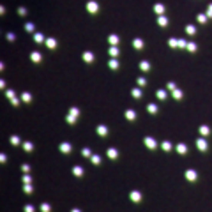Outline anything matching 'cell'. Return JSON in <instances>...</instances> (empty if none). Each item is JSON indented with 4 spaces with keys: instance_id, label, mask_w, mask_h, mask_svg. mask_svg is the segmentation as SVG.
I'll return each mask as SVG.
<instances>
[{
    "instance_id": "4",
    "label": "cell",
    "mask_w": 212,
    "mask_h": 212,
    "mask_svg": "<svg viewBox=\"0 0 212 212\" xmlns=\"http://www.w3.org/2000/svg\"><path fill=\"white\" fill-rule=\"evenodd\" d=\"M32 60H34V62H39V60H41V55H39V53H32Z\"/></svg>"
},
{
    "instance_id": "18",
    "label": "cell",
    "mask_w": 212,
    "mask_h": 212,
    "mask_svg": "<svg viewBox=\"0 0 212 212\" xmlns=\"http://www.w3.org/2000/svg\"><path fill=\"white\" fill-rule=\"evenodd\" d=\"M23 101H30V96L28 94H23Z\"/></svg>"
},
{
    "instance_id": "13",
    "label": "cell",
    "mask_w": 212,
    "mask_h": 212,
    "mask_svg": "<svg viewBox=\"0 0 212 212\" xmlns=\"http://www.w3.org/2000/svg\"><path fill=\"white\" fill-rule=\"evenodd\" d=\"M126 117H127V118H135V112H127Z\"/></svg>"
},
{
    "instance_id": "16",
    "label": "cell",
    "mask_w": 212,
    "mask_h": 212,
    "mask_svg": "<svg viewBox=\"0 0 212 212\" xmlns=\"http://www.w3.org/2000/svg\"><path fill=\"white\" fill-rule=\"evenodd\" d=\"M186 30H187V34H194V28H193V27H187Z\"/></svg>"
},
{
    "instance_id": "3",
    "label": "cell",
    "mask_w": 212,
    "mask_h": 212,
    "mask_svg": "<svg viewBox=\"0 0 212 212\" xmlns=\"http://www.w3.org/2000/svg\"><path fill=\"white\" fill-rule=\"evenodd\" d=\"M46 46H48V48H55V41H53V39H48V41H46Z\"/></svg>"
},
{
    "instance_id": "15",
    "label": "cell",
    "mask_w": 212,
    "mask_h": 212,
    "mask_svg": "<svg viewBox=\"0 0 212 212\" xmlns=\"http://www.w3.org/2000/svg\"><path fill=\"white\" fill-rule=\"evenodd\" d=\"M141 69H143V71L149 69V64H147V62H141Z\"/></svg>"
},
{
    "instance_id": "5",
    "label": "cell",
    "mask_w": 212,
    "mask_h": 212,
    "mask_svg": "<svg viewBox=\"0 0 212 212\" xmlns=\"http://www.w3.org/2000/svg\"><path fill=\"white\" fill-rule=\"evenodd\" d=\"M117 41H118L117 36H110V42H112V44H117Z\"/></svg>"
},
{
    "instance_id": "14",
    "label": "cell",
    "mask_w": 212,
    "mask_h": 212,
    "mask_svg": "<svg viewBox=\"0 0 212 212\" xmlns=\"http://www.w3.org/2000/svg\"><path fill=\"white\" fill-rule=\"evenodd\" d=\"M110 53H112V55H113V57H117V55H118V51H117L115 48H112V50H110Z\"/></svg>"
},
{
    "instance_id": "10",
    "label": "cell",
    "mask_w": 212,
    "mask_h": 212,
    "mask_svg": "<svg viewBox=\"0 0 212 212\" xmlns=\"http://www.w3.org/2000/svg\"><path fill=\"white\" fill-rule=\"evenodd\" d=\"M110 67H112V69H117V67H118V64H117L115 60H112V62H110Z\"/></svg>"
},
{
    "instance_id": "8",
    "label": "cell",
    "mask_w": 212,
    "mask_h": 212,
    "mask_svg": "<svg viewBox=\"0 0 212 212\" xmlns=\"http://www.w3.org/2000/svg\"><path fill=\"white\" fill-rule=\"evenodd\" d=\"M135 46H136V48H141V46H143V44H141V39H136V41H135Z\"/></svg>"
},
{
    "instance_id": "12",
    "label": "cell",
    "mask_w": 212,
    "mask_h": 212,
    "mask_svg": "<svg viewBox=\"0 0 212 212\" xmlns=\"http://www.w3.org/2000/svg\"><path fill=\"white\" fill-rule=\"evenodd\" d=\"M173 97H175V99H180V97H182V94H180L179 90H175V92H173Z\"/></svg>"
},
{
    "instance_id": "11",
    "label": "cell",
    "mask_w": 212,
    "mask_h": 212,
    "mask_svg": "<svg viewBox=\"0 0 212 212\" xmlns=\"http://www.w3.org/2000/svg\"><path fill=\"white\" fill-rule=\"evenodd\" d=\"M163 11H164L163 5H155V13H163Z\"/></svg>"
},
{
    "instance_id": "2",
    "label": "cell",
    "mask_w": 212,
    "mask_h": 212,
    "mask_svg": "<svg viewBox=\"0 0 212 212\" xmlns=\"http://www.w3.org/2000/svg\"><path fill=\"white\" fill-rule=\"evenodd\" d=\"M83 58H85V60H87V62H90V60H94V55H92V53H89V51H87V53H85V55H83Z\"/></svg>"
},
{
    "instance_id": "7",
    "label": "cell",
    "mask_w": 212,
    "mask_h": 212,
    "mask_svg": "<svg viewBox=\"0 0 212 212\" xmlns=\"http://www.w3.org/2000/svg\"><path fill=\"white\" fill-rule=\"evenodd\" d=\"M157 97H159V99H164V97H166V92H163V90H159V92H157Z\"/></svg>"
},
{
    "instance_id": "9",
    "label": "cell",
    "mask_w": 212,
    "mask_h": 212,
    "mask_svg": "<svg viewBox=\"0 0 212 212\" xmlns=\"http://www.w3.org/2000/svg\"><path fill=\"white\" fill-rule=\"evenodd\" d=\"M159 25H163V27L166 25V18H164V16H161V18H159Z\"/></svg>"
},
{
    "instance_id": "1",
    "label": "cell",
    "mask_w": 212,
    "mask_h": 212,
    "mask_svg": "<svg viewBox=\"0 0 212 212\" xmlns=\"http://www.w3.org/2000/svg\"><path fill=\"white\" fill-rule=\"evenodd\" d=\"M87 7H89V11H90V13H96V11H97V5L94 4V2H90Z\"/></svg>"
},
{
    "instance_id": "6",
    "label": "cell",
    "mask_w": 212,
    "mask_h": 212,
    "mask_svg": "<svg viewBox=\"0 0 212 212\" xmlns=\"http://www.w3.org/2000/svg\"><path fill=\"white\" fill-rule=\"evenodd\" d=\"M147 110H149V112H152V113H155V112H157V108H155L154 104H149V108H147Z\"/></svg>"
},
{
    "instance_id": "20",
    "label": "cell",
    "mask_w": 212,
    "mask_h": 212,
    "mask_svg": "<svg viewBox=\"0 0 212 212\" xmlns=\"http://www.w3.org/2000/svg\"><path fill=\"white\" fill-rule=\"evenodd\" d=\"M209 16H212V5H211V9H209Z\"/></svg>"
},
{
    "instance_id": "19",
    "label": "cell",
    "mask_w": 212,
    "mask_h": 212,
    "mask_svg": "<svg viewBox=\"0 0 212 212\" xmlns=\"http://www.w3.org/2000/svg\"><path fill=\"white\" fill-rule=\"evenodd\" d=\"M133 96H135V97H140V90H133Z\"/></svg>"
},
{
    "instance_id": "17",
    "label": "cell",
    "mask_w": 212,
    "mask_h": 212,
    "mask_svg": "<svg viewBox=\"0 0 212 212\" xmlns=\"http://www.w3.org/2000/svg\"><path fill=\"white\" fill-rule=\"evenodd\" d=\"M71 115H73V117L78 115V110H76V108H73V110H71Z\"/></svg>"
}]
</instances>
